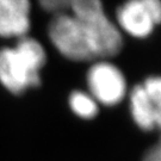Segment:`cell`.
<instances>
[{"label": "cell", "mask_w": 161, "mask_h": 161, "mask_svg": "<svg viewBox=\"0 0 161 161\" xmlns=\"http://www.w3.org/2000/svg\"><path fill=\"white\" fill-rule=\"evenodd\" d=\"M48 36L62 56L78 62L108 60L123 47L122 32L99 0L70 1L68 12L53 17Z\"/></svg>", "instance_id": "cell-1"}, {"label": "cell", "mask_w": 161, "mask_h": 161, "mask_svg": "<svg viewBox=\"0 0 161 161\" xmlns=\"http://www.w3.org/2000/svg\"><path fill=\"white\" fill-rule=\"evenodd\" d=\"M88 93L99 105L116 106L128 94V82L124 73L109 60H97L87 70Z\"/></svg>", "instance_id": "cell-2"}, {"label": "cell", "mask_w": 161, "mask_h": 161, "mask_svg": "<svg viewBox=\"0 0 161 161\" xmlns=\"http://www.w3.org/2000/svg\"><path fill=\"white\" fill-rule=\"evenodd\" d=\"M116 25L134 38H146L161 24L160 0H130L116 11Z\"/></svg>", "instance_id": "cell-3"}, {"label": "cell", "mask_w": 161, "mask_h": 161, "mask_svg": "<svg viewBox=\"0 0 161 161\" xmlns=\"http://www.w3.org/2000/svg\"><path fill=\"white\" fill-rule=\"evenodd\" d=\"M0 84L13 94H20L41 84V74H36L25 64L14 48L0 49Z\"/></svg>", "instance_id": "cell-4"}, {"label": "cell", "mask_w": 161, "mask_h": 161, "mask_svg": "<svg viewBox=\"0 0 161 161\" xmlns=\"http://www.w3.org/2000/svg\"><path fill=\"white\" fill-rule=\"evenodd\" d=\"M31 4L28 0H0V36L5 38L26 36L30 30Z\"/></svg>", "instance_id": "cell-5"}, {"label": "cell", "mask_w": 161, "mask_h": 161, "mask_svg": "<svg viewBox=\"0 0 161 161\" xmlns=\"http://www.w3.org/2000/svg\"><path fill=\"white\" fill-rule=\"evenodd\" d=\"M129 109L135 124L144 131L156 129L153 109L142 84H137L129 92Z\"/></svg>", "instance_id": "cell-6"}, {"label": "cell", "mask_w": 161, "mask_h": 161, "mask_svg": "<svg viewBox=\"0 0 161 161\" xmlns=\"http://www.w3.org/2000/svg\"><path fill=\"white\" fill-rule=\"evenodd\" d=\"M13 48L34 73L41 74V70L47 62V53L38 41L29 36H24L18 40L17 44Z\"/></svg>", "instance_id": "cell-7"}, {"label": "cell", "mask_w": 161, "mask_h": 161, "mask_svg": "<svg viewBox=\"0 0 161 161\" xmlns=\"http://www.w3.org/2000/svg\"><path fill=\"white\" fill-rule=\"evenodd\" d=\"M68 104L73 114L82 119H92L99 112V104L88 92H72L69 96Z\"/></svg>", "instance_id": "cell-8"}, {"label": "cell", "mask_w": 161, "mask_h": 161, "mask_svg": "<svg viewBox=\"0 0 161 161\" xmlns=\"http://www.w3.org/2000/svg\"><path fill=\"white\" fill-rule=\"evenodd\" d=\"M144 91L148 96L149 103L153 109L156 129L161 130V75L148 76L142 82Z\"/></svg>", "instance_id": "cell-9"}, {"label": "cell", "mask_w": 161, "mask_h": 161, "mask_svg": "<svg viewBox=\"0 0 161 161\" xmlns=\"http://www.w3.org/2000/svg\"><path fill=\"white\" fill-rule=\"evenodd\" d=\"M70 1H64V0H43L41 1L42 8L47 12H50L54 16L64 13L69 11Z\"/></svg>", "instance_id": "cell-10"}, {"label": "cell", "mask_w": 161, "mask_h": 161, "mask_svg": "<svg viewBox=\"0 0 161 161\" xmlns=\"http://www.w3.org/2000/svg\"><path fill=\"white\" fill-rule=\"evenodd\" d=\"M142 161H161V137L158 141V143L152 147L149 152L144 155Z\"/></svg>", "instance_id": "cell-11"}]
</instances>
